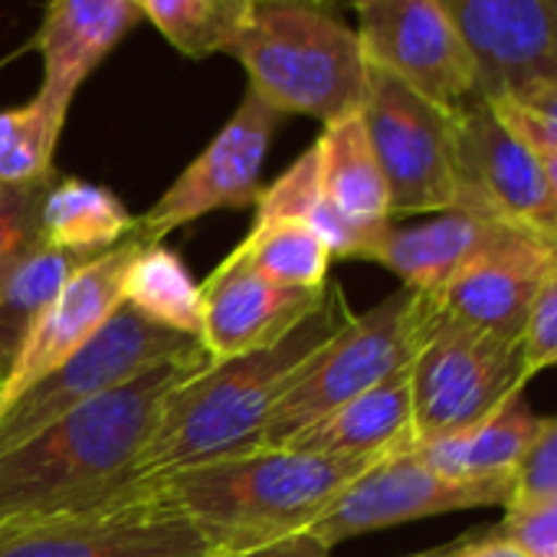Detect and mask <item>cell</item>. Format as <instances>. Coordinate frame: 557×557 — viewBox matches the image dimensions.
I'll return each instance as SVG.
<instances>
[{
  "label": "cell",
  "instance_id": "cell-1",
  "mask_svg": "<svg viewBox=\"0 0 557 557\" xmlns=\"http://www.w3.org/2000/svg\"><path fill=\"white\" fill-rule=\"evenodd\" d=\"M374 462L289 446H249L125 485L112 498H148L171 508L207 537L210 554H226L309 531Z\"/></svg>",
  "mask_w": 557,
  "mask_h": 557
},
{
  "label": "cell",
  "instance_id": "cell-2",
  "mask_svg": "<svg viewBox=\"0 0 557 557\" xmlns=\"http://www.w3.org/2000/svg\"><path fill=\"white\" fill-rule=\"evenodd\" d=\"M210 358H174L76 407L0 456V524L112 498L145 449L164 397Z\"/></svg>",
  "mask_w": 557,
  "mask_h": 557
},
{
  "label": "cell",
  "instance_id": "cell-3",
  "mask_svg": "<svg viewBox=\"0 0 557 557\" xmlns=\"http://www.w3.org/2000/svg\"><path fill=\"white\" fill-rule=\"evenodd\" d=\"M351 319L342 286L329 283L319 306L278 342L226 358L207 361L187 374L161 404L154 430L138 453L128 482H145L184 466H197L236 449H249L259 426L293 387L309 358ZM122 485V488H125Z\"/></svg>",
  "mask_w": 557,
  "mask_h": 557
},
{
  "label": "cell",
  "instance_id": "cell-4",
  "mask_svg": "<svg viewBox=\"0 0 557 557\" xmlns=\"http://www.w3.org/2000/svg\"><path fill=\"white\" fill-rule=\"evenodd\" d=\"M265 106L322 125L361 112L368 60L358 30L302 0H256L226 47Z\"/></svg>",
  "mask_w": 557,
  "mask_h": 557
},
{
  "label": "cell",
  "instance_id": "cell-5",
  "mask_svg": "<svg viewBox=\"0 0 557 557\" xmlns=\"http://www.w3.org/2000/svg\"><path fill=\"white\" fill-rule=\"evenodd\" d=\"M433 319V299L413 289H400L361 315L351 312V319L309 358L283 400L272 407L252 446H289L293 436H299L342 404L410 368Z\"/></svg>",
  "mask_w": 557,
  "mask_h": 557
},
{
  "label": "cell",
  "instance_id": "cell-6",
  "mask_svg": "<svg viewBox=\"0 0 557 557\" xmlns=\"http://www.w3.org/2000/svg\"><path fill=\"white\" fill-rule=\"evenodd\" d=\"M361 122L387 184L394 223L456 210V109H443L407 83L371 70Z\"/></svg>",
  "mask_w": 557,
  "mask_h": 557
},
{
  "label": "cell",
  "instance_id": "cell-7",
  "mask_svg": "<svg viewBox=\"0 0 557 557\" xmlns=\"http://www.w3.org/2000/svg\"><path fill=\"white\" fill-rule=\"evenodd\" d=\"M197 355H207L197 338L168 332L122 302L115 315L70 361H63L53 374L24 391L0 413V456L47 430L60 417L73 413L76 407L128 384L148 368Z\"/></svg>",
  "mask_w": 557,
  "mask_h": 557
},
{
  "label": "cell",
  "instance_id": "cell-8",
  "mask_svg": "<svg viewBox=\"0 0 557 557\" xmlns=\"http://www.w3.org/2000/svg\"><path fill=\"white\" fill-rule=\"evenodd\" d=\"M407 371L413 443L479 423L528 384L521 342L459 325L440 309Z\"/></svg>",
  "mask_w": 557,
  "mask_h": 557
},
{
  "label": "cell",
  "instance_id": "cell-9",
  "mask_svg": "<svg viewBox=\"0 0 557 557\" xmlns=\"http://www.w3.org/2000/svg\"><path fill=\"white\" fill-rule=\"evenodd\" d=\"M0 557H210L207 537L148 498L0 524Z\"/></svg>",
  "mask_w": 557,
  "mask_h": 557
},
{
  "label": "cell",
  "instance_id": "cell-10",
  "mask_svg": "<svg viewBox=\"0 0 557 557\" xmlns=\"http://www.w3.org/2000/svg\"><path fill=\"white\" fill-rule=\"evenodd\" d=\"M456 210L495 216L557 249V200L541 158L505 128L485 99L456 109Z\"/></svg>",
  "mask_w": 557,
  "mask_h": 557
},
{
  "label": "cell",
  "instance_id": "cell-11",
  "mask_svg": "<svg viewBox=\"0 0 557 557\" xmlns=\"http://www.w3.org/2000/svg\"><path fill=\"white\" fill-rule=\"evenodd\" d=\"M283 119V112H275L256 92L246 89L236 112L213 135V141L141 216H135L138 236L145 243H161L177 226H187L213 210L252 207L262 190L265 154Z\"/></svg>",
  "mask_w": 557,
  "mask_h": 557
},
{
  "label": "cell",
  "instance_id": "cell-12",
  "mask_svg": "<svg viewBox=\"0 0 557 557\" xmlns=\"http://www.w3.org/2000/svg\"><path fill=\"white\" fill-rule=\"evenodd\" d=\"M358 40L381 70L443 109L479 99L475 60L440 0H355Z\"/></svg>",
  "mask_w": 557,
  "mask_h": 557
},
{
  "label": "cell",
  "instance_id": "cell-13",
  "mask_svg": "<svg viewBox=\"0 0 557 557\" xmlns=\"http://www.w3.org/2000/svg\"><path fill=\"white\" fill-rule=\"evenodd\" d=\"M508 495L511 482H456L423 466L410 449H400L361 472L309 531L335 547L348 537L417 518L508 505Z\"/></svg>",
  "mask_w": 557,
  "mask_h": 557
},
{
  "label": "cell",
  "instance_id": "cell-14",
  "mask_svg": "<svg viewBox=\"0 0 557 557\" xmlns=\"http://www.w3.org/2000/svg\"><path fill=\"white\" fill-rule=\"evenodd\" d=\"M141 246L145 239L135 230L128 239H122L119 246H112L109 252L83 265L63 286L57 302L47 309V315L21 345L11 368L0 374V413H4L24 391L40 384L63 361H70L115 315V309L125 302L122 296L125 272Z\"/></svg>",
  "mask_w": 557,
  "mask_h": 557
},
{
  "label": "cell",
  "instance_id": "cell-15",
  "mask_svg": "<svg viewBox=\"0 0 557 557\" xmlns=\"http://www.w3.org/2000/svg\"><path fill=\"white\" fill-rule=\"evenodd\" d=\"M322 293L286 289L265 278L236 246L200 283V345L210 361L239 358L289 335Z\"/></svg>",
  "mask_w": 557,
  "mask_h": 557
},
{
  "label": "cell",
  "instance_id": "cell-16",
  "mask_svg": "<svg viewBox=\"0 0 557 557\" xmlns=\"http://www.w3.org/2000/svg\"><path fill=\"white\" fill-rule=\"evenodd\" d=\"M475 60L479 99L557 76V34L547 0H440Z\"/></svg>",
  "mask_w": 557,
  "mask_h": 557
},
{
  "label": "cell",
  "instance_id": "cell-17",
  "mask_svg": "<svg viewBox=\"0 0 557 557\" xmlns=\"http://www.w3.org/2000/svg\"><path fill=\"white\" fill-rule=\"evenodd\" d=\"M554 265V246L528 233H511L469 259L433 296V306L459 325L521 342L531 299Z\"/></svg>",
  "mask_w": 557,
  "mask_h": 557
},
{
  "label": "cell",
  "instance_id": "cell-18",
  "mask_svg": "<svg viewBox=\"0 0 557 557\" xmlns=\"http://www.w3.org/2000/svg\"><path fill=\"white\" fill-rule=\"evenodd\" d=\"M511 233L521 230L485 213L446 210L410 226L391 223L381 243L374 246L371 262L391 269L404 283V289L433 299L469 259H475Z\"/></svg>",
  "mask_w": 557,
  "mask_h": 557
},
{
  "label": "cell",
  "instance_id": "cell-19",
  "mask_svg": "<svg viewBox=\"0 0 557 557\" xmlns=\"http://www.w3.org/2000/svg\"><path fill=\"white\" fill-rule=\"evenodd\" d=\"M145 21L135 0H50L34 47L44 60V92L76 99L79 86Z\"/></svg>",
  "mask_w": 557,
  "mask_h": 557
},
{
  "label": "cell",
  "instance_id": "cell-20",
  "mask_svg": "<svg viewBox=\"0 0 557 557\" xmlns=\"http://www.w3.org/2000/svg\"><path fill=\"white\" fill-rule=\"evenodd\" d=\"M537 430L541 417L528 407L524 391H518L479 423L459 433L417 440L407 449L423 466L456 482H511Z\"/></svg>",
  "mask_w": 557,
  "mask_h": 557
},
{
  "label": "cell",
  "instance_id": "cell-21",
  "mask_svg": "<svg viewBox=\"0 0 557 557\" xmlns=\"http://www.w3.org/2000/svg\"><path fill=\"white\" fill-rule=\"evenodd\" d=\"M413 443L410 371H397L289 440V449L384 459Z\"/></svg>",
  "mask_w": 557,
  "mask_h": 557
},
{
  "label": "cell",
  "instance_id": "cell-22",
  "mask_svg": "<svg viewBox=\"0 0 557 557\" xmlns=\"http://www.w3.org/2000/svg\"><path fill=\"white\" fill-rule=\"evenodd\" d=\"M312 151L322 194L348 223L364 230H387L394 223L387 184L368 141L361 112L322 125Z\"/></svg>",
  "mask_w": 557,
  "mask_h": 557
},
{
  "label": "cell",
  "instance_id": "cell-23",
  "mask_svg": "<svg viewBox=\"0 0 557 557\" xmlns=\"http://www.w3.org/2000/svg\"><path fill=\"white\" fill-rule=\"evenodd\" d=\"M256 216L259 220H299L306 226H312L332 249L335 259H368L374 246L381 243V236L387 230H364L348 223L322 194L319 184V168H315V151L309 148L306 154H299V161H293V168H286L269 187L259 190L256 197Z\"/></svg>",
  "mask_w": 557,
  "mask_h": 557
},
{
  "label": "cell",
  "instance_id": "cell-24",
  "mask_svg": "<svg viewBox=\"0 0 557 557\" xmlns=\"http://www.w3.org/2000/svg\"><path fill=\"white\" fill-rule=\"evenodd\" d=\"M135 233V216L102 184L57 177L44 200V243L83 256H102Z\"/></svg>",
  "mask_w": 557,
  "mask_h": 557
},
{
  "label": "cell",
  "instance_id": "cell-25",
  "mask_svg": "<svg viewBox=\"0 0 557 557\" xmlns=\"http://www.w3.org/2000/svg\"><path fill=\"white\" fill-rule=\"evenodd\" d=\"M89 262L92 256L40 246L37 252H30L27 259H21L14 269L0 275V374L11 368L21 345L57 302L63 286Z\"/></svg>",
  "mask_w": 557,
  "mask_h": 557
},
{
  "label": "cell",
  "instance_id": "cell-26",
  "mask_svg": "<svg viewBox=\"0 0 557 557\" xmlns=\"http://www.w3.org/2000/svg\"><path fill=\"white\" fill-rule=\"evenodd\" d=\"M122 296L148 322L200 342V286L164 243H145L135 252Z\"/></svg>",
  "mask_w": 557,
  "mask_h": 557
},
{
  "label": "cell",
  "instance_id": "cell-27",
  "mask_svg": "<svg viewBox=\"0 0 557 557\" xmlns=\"http://www.w3.org/2000/svg\"><path fill=\"white\" fill-rule=\"evenodd\" d=\"M239 249L265 278L299 293H322L335 262L329 243L299 220L256 216Z\"/></svg>",
  "mask_w": 557,
  "mask_h": 557
},
{
  "label": "cell",
  "instance_id": "cell-28",
  "mask_svg": "<svg viewBox=\"0 0 557 557\" xmlns=\"http://www.w3.org/2000/svg\"><path fill=\"white\" fill-rule=\"evenodd\" d=\"M70 106V99L40 89L30 102L0 112V181H34L57 171Z\"/></svg>",
  "mask_w": 557,
  "mask_h": 557
},
{
  "label": "cell",
  "instance_id": "cell-29",
  "mask_svg": "<svg viewBox=\"0 0 557 557\" xmlns=\"http://www.w3.org/2000/svg\"><path fill=\"white\" fill-rule=\"evenodd\" d=\"M256 0H138L154 30L190 60L226 53Z\"/></svg>",
  "mask_w": 557,
  "mask_h": 557
},
{
  "label": "cell",
  "instance_id": "cell-30",
  "mask_svg": "<svg viewBox=\"0 0 557 557\" xmlns=\"http://www.w3.org/2000/svg\"><path fill=\"white\" fill-rule=\"evenodd\" d=\"M60 171L34 181H0V275L44 243V200Z\"/></svg>",
  "mask_w": 557,
  "mask_h": 557
},
{
  "label": "cell",
  "instance_id": "cell-31",
  "mask_svg": "<svg viewBox=\"0 0 557 557\" xmlns=\"http://www.w3.org/2000/svg\"><path fill=\"white\" fill-rule=\"evenodd\" d=\"M485 102L534 154H557V76L531 79Z\"/></svg>",
  "mask_w": 557,
  "mask_h": 557
},
{
  "label": "cell",
  "instance_id": "cell-32",
  "mask_svg": "<svg viewBox=\"0 0 557 557\" xmlns=\"http://www.w3.org/2000/svg\"><path fill=\"white\" fill-rule=\"evenodd\" d=\"M544 498H557V417L541 420L534 443L528 446L524 459L511 475V495L505 508Z\"/></svg>",
  "mask_w": 557,
  "mask_h": 557
},
{
  "label": "cell",
  "instance_id": "cell-33",
  "mask_svg": "<svg viewBox=\"0 0 557 557\" xmlns=\"http://www.w3.org/2000/svg\"><path fill=\"white\" fill-rule=\"evenodd\" d=\"M521 355H524L528 377L557 368V265L541 278V286L531 299L521 332Z\"/></svg>",
  "mask_w": 557,
  "mask_h": 557
},
{
  "label": "cell",
  "instance_id": "cell-34",
  "mask_svg": "<svg viewBox=\"0 0 557 557\" xmlns=\"http://www.w3.org/2000/svg\"><path fill=\"white\" fill-rule=\"evenodd\" d=\"M495 531L515 541L528 557H557V498L505 508Z\"/></svg>",
  "mask_w": 557,
  "mask_h": 557
},
{
  "label": "cell",
  "instance_id": "cell-35",
  "mask_svg": "<svg viewBox=\"0 0 557 557\" xmlns=\"http://www.w3.org/2000/svg\"><path fill=\"white\" fill-rule=\"evenodd\" d=\"M210 557H332V547L322 544L312 531H299V534L278 537L249 550H226V554H210Z\"/></svg>",
  "mask_w": 557,
  "mask_h": 557
},
{
  "label": "cell",
  "instance_id": "cell-36",
  "mask_svg": "<svg viewBox=\"0 0 557 557\" xmlns=\"http://www.w3.org/2000/svg\"><path fill=\"white\" fill-rule=\"evenodd\" d=\"M426 557H528V554L515 541H508L505 534L488 528L485 534L456 541L453 547H443V550H430Z\"/></svg>",
  "mask_w": 557,
  "mask_h": 557
},
{
  "label": "cell",
  "instance_id": "cell-37",
  "mask_svg": "<svg viewBox=\"0 0 557 557\" xmlns=\"http://www.w3.org/2000/svg\"><path fill=\"white\" fill-rule=\"evenodd\" d=\"M541 158V168H544V177L550 184V194L557 200V154H537Z\"/></svg>",
  "mask_w": 557,
  "mask_h": 557
},
{
  "label": "cell",
  "instance_id": "cell-38",
  "mask_svg": "<svg viewBox=\"0 0 557 557\" xmlns=\"http://www.w3.org/2000/svg\"><path fill=\"white\" fill-rule=\"evenodd\" d=\"M302 4H312V8H319V11H329V14H338V11L351 8L355 0H302Z\"/></svg>",
  "mask_w": 557,
  "mask_h": 557
},
{
  "label": "cell",
  "instance_id": "cell-39",
  "mask_svg": "<svg viewBox=\"0 0 557 557\" xmlns=\"http://www.w3.org/2000/svg\"><path fill=\"white\" fill-rule=\"evenodd\" d=\"M547 11H550V21H554V34H557V0H547Z\"/></svg>",
  "mask_w": 557,
  "mask_h": 557
},
{
  "label": "cell",
  "instance_id": "cell-40",
  "mask_svg": "<svg viewBox=\"0 0 557 557\" xmlns=\"http://www.w3.org/2000/svg\"><path fill=\"white\" fill-rule=\"evenodd\" d=\"M135 4H138V0H135Z\"/></svg>",
  "mask_w": 557,
  "mask_h": 557
}]
</instances>
